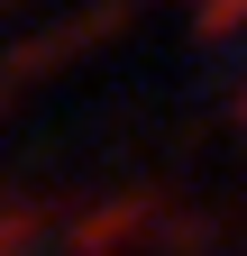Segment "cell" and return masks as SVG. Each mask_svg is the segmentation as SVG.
<instances>
[{"label":"cell","mask_w":247,"mask_h":256,"mask_svg":"<svg viewBox=\"0 0 247 256\" xmlns=\"http://www.w3.org/2000/svg\"><path fill=\"white\" fill-rule=\"evenodd\" d=\"M128 238H165V192H119V202H92L74 220L64 256H119Z\"/></svg>","instance_id":"cell-1"},{"label":"cell","mask_w":247,"mask_h":256,"mask_svg":"<svg viewBox=\"0 0 247 256\" xmlns=\"http://www.w3.org/2000/svg\"><path fill=\"white\" fill-rule=\"evenodd\" d=\"M238 110H247V101H238Z\"/></svg>","instance_id":"cell-2"}]
</instances>
